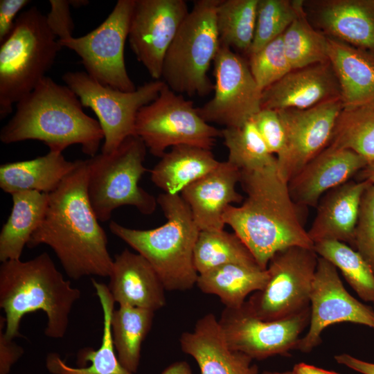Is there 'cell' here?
I'll return each mask as SVG.
<instances>
[{
  "mask_svg": "<svg viewBox=\"0 0 374 374\" xmlns=\"http://www.w3.org/2000/svg\"><path fill=\"white\" fill-rule=\"evenodd\" d=\"M193 262L199 274L227 264L260 267L240 238L224 230L200 231Z\"/></svg>",
  "mask_w": 374,
  "mask_h": 374,
  "instance_id": "obj_32",
  "label": "cell"
},
{
  "mask_svg": "<svg viewBox=\"0 0 374 374\" xmlns=\"http://www.w3.org/2000/svg\"><path fill=\"white\" fill-rule=\"evenodd\" d=\"M213 64L214 96L198 113L208 123L241 127L260 111L262 91L248 62L229 47L220 44Z\"/></svg>",
  "mask_w": 374,
  "mask_h": 374,
  "instance_id": "obj_14",
  "label": "cell"
},
{
  "mask_svg": "<svg viewBox=\"0 0 374 374\" xmlns=\"http://www.w3.org/2000/svg\"><path fill=\"white\" fill-rule=\"evenodd\" d=\"M341 99L340 88L330 61L292 69L262 91L261 109H305Z\"/></svg>",
  "mask_w": 374,
  "mask_h": 374,
  "instance_id": "obj_19",
  "label": "cell"
},
{
  "mask_svg": "<svg viewBox=\"0 0 374 374\" xmlns=\"http://www.w3.org/2000/svg\"><path fill=\"white\" fill-rule=\"evenodd\" d=\"M188 12L184 0H134L128 42L153 80H161L166 53Z\"/></svg>",
  "mask_w": 374,
  "mask_h": 374,
  "instance_id": "obj_17",
  "label": "cell"
},
{
  "mask_svg": "<svg viewBox=\"0 0 374 374\" xmlns=\"http://www.w3.org/2000/svg\"><path fill=\"white\" fill-rule=\"evenodd\" d=\"M340 322L362 324L374 330V308L350 295L335 265L319 256L310 293L309 329L300 338L296 350L311 352L321 343L323 330Z\"/></svg>",
  "mask_w": 374,
  "mask_h": 374,
  "instance_id": "obj_15",
  "label": "cell"
},
{
  "mask_svg": "<svg viewBox=\"0 0 374 374\" xmlns=\"http://www.w3.org/2000/svg\"><path fill=\"white\" fill-rule=\"evenodd\" d=\"M282 35L248 56L250 71L262 91L292 70Z\"/></svg>",
  "mask_w": 374,
  "mask_h": 374,
  "instance_id": "obj_39",
  "label": "cell"
},
{
  "mask_svg": "<svg viewBox=\"0 0 374 374\" xmlns=\"http://www.w3.org/2000/svg\"><path fill=\"white\" fill-rule=\"evenodd\" d=\"M252 120L270 152L279 156L285 148V133L277 110L261 109Z\"/></svg>",
  "mask_w": 374,
  "mask_h": 374,
  "instance_id": "obj_41",
  "label": "cell"
},
{
  "mask_svg": "<svg viewBox=\"0 0 374 374\" xmlns=\"http://www.w3.org/2000/svg\"><path fill=\"white\" fill-rule=\"evenodd\" d=\"M369 182L348 181L326 192L319 199L308 235L313 243L337 240L353 244L363 193Z\"/></svg>",
  "mask_w": 374,
  "mask_h": 374,
  "instance_id": "obj_24",
  "label": "cell"
},
{
  "mask_svg": "<svg viewBox=\"0 0 374 374\" xmlns=\"http://www.w3.org/2000/svg\"><path fill=\"white\" fill-rule=\"evenodd\" d=\"M258 0H220L216 26L220 44L249 53L253 40Z\"/></svg>",
  "mask_w": 374,
  "mask_h": 374,
  "instance_id": "obj_34",
  "label": "cell"
},
{
  "mask_svg": "<svg viewBox=\"0 0 374 374\" xmlns=\"http://www.w3.org/2000/svg\"><path fill=\"white\" fill-rule=\"evenodd\" d=\"M51 9L46 15V22L51 32L58 40L73 37L74 24L71 15L69 0H50Z\"/></svg>",
  "mask_w": 374,
  "mask_h": 374,
  "instance_id": "obj_42",
  "label": "cell"
},
{
  "mask_svg": "<svg viewBox=\"0 0 374 374\" xmlns=\"http://www.w3.org/2000/svg\"><path fill=\"white\" fill-rule=\"evenodd\" d=\"M181 350L196 362L200 374H260L248 355L231 349L212 313L199 319L179 337Z\"/></svg>",
  "mask_w": 374,
  "mask_h": 374,
  "instance_id": "obj_21",
  "label": "cell"
},
{
  "mask_svg": "<svg viewBox=\"0 0 374 374\" xmlns=\"http://www.w3.org/2000/svg\"><path fill=\"white\" fill-rule=\"evenodd\" d=\"M241 170L229 162H220L212 171L186 187L181 196L188 205L200 231L224 230V215L243 197L235 188Z\"/></svg>",
  "mask_w": 374,
  "mask_h": 374,
  "instance_id": "obj_22",
  "label": "cell"
},
{
  "mask_svg": "<svg viewBox=\"0 0 374 374\" xmlns=\"http://www.w3.org/2000/svg\"><path fill=\"white\" fill-rule=\"evenodd\" d=\"M161 374H193V372L188 362L177 361L168 366Z\"/></svg>",
  "mask_w": 374,
  "mask_h": 374,
  "instance_id": "obj_47",
  "label": "cell"
},
{
  "mask_svg": "<svg viewBox=\"0 0 374 374\" xmlns=\"http://www.w3.org/2000/svg\"><path fill=\"white\" fill-rule=\"evenodd\" d=\"M292 372L293 374H340L334 371H329L304 362L296 364Z\"/></svg>",
  "mask_w": 374,
  "mask_h": 374,
  "instance_id": "obj_46",
  "label": "cell"
},
{
  "mask_svg": "<svg viewBox=\"0 0 374 374\" xmlns=\"http://www.w3.org/2000/svg\"><path fill=\"white\" fill-rule=\"evenodd\" d=\"M146 152L142 139L132 135L114 152L87 159L88 197L99 221H108L112 212L123 206H134L143 215L154 213L157 199L139 185L148 171L144 166Z\"/></svg>",
  "mask_w": 374,
  "mask_h": 374,
  "instance_id": "obj_8",
  "label": "cell"
},
{
  "mask_svg": "<svg viewBox=\"0 0 374 374\" xmlns=\"http://www.w3.org/2000/svg\"><path fill=\"white\" fill-rule=\"evenodd\" d=\"M134 0H118L96 28L85 35L58 40L62 47L75 52L86 73L102 84L133 91L136 87L125 62L124 48Z\"/></svg>",
  "mask_w": 374,
  "mask_h": 374,
  "instance_id": "obj_12",
  "label": "cell"
},
{
  "mask_svg": "<svg viewBox=\"0 0 374 374\" xmlns=\"http://www.w3.org/2000/svg\"><path fill=\"white\" fill-rule=\"evenodd\" d=\"M366 166L352 150L327 146L288 181L290 193L297 205L315 206L326 192L348 181Z\"/></svg>",
  "mask_w": 374,
  "mask_h": 374,
  "instance_id": "obj_20",
  "label": "cell"
},
{
  "mask_svg": "<svg viewBox=\"0 0 374 374\" xmlns=\"http://www.w3.org/2000/svg\"><path fill=\"white\" fill-rule=\"evenodd\" d=\"M304 9L328 37L374 55V0H308Z\"/></svg>",
  "mask_w": 374,
  "mask_h": 374,
  "instance_id": "obj_18",
  "label": "cell"
},
{
  "mask_svg": "<svg viewBox=\"0 0 374 374\" xmlns=\"http://www.w3.org/2000/svg\"><path fill=\"white\" fill-rule=\"evenodd\" d=\"M62 78L82 106L97 116L104 134L103 154L114 152L127 137L136 135L138 112L154 100L165 85L161 80H153L133 91H123L102 84L83 71H69Z\"/></svg>",
  "mask_w": 374,
  "mask_h": 374,
  "instance_id": "obj_11",
  "label": "cell"
},
{
  "mask_svg": "<svg viewBox=\"0 0 374 374\" xmlns=\"http://www.w3.org/2000/svg\"><path fill=\"white\" fill-rule=\"evenodd\" d=\"M335 361L362 374H374V363L359 359L347 353L336 355Z\"/></svg>",
  "mask_w": 374,
  "mask_h": 374,
  "instance_id": "obj_45",
  "label": "cell"
},
{
  "mask_svg": "<svg viewBox=\"0 0 374 374\" xmlns=\"http://www.w3.org/2000/svg\"><path fill=\"white\" fill-rule=\"evenodd\" d=\"M12 195V207L0 233V261L20 260L24 247L41 224L49 195L36 190Z\"/></svg>",
  "mask_w": 374,
  "mask_h": 374,
  "instance_id": "obj_29",
  "label": "cell"
},
{
  "mask_svg": "<svg viewBox=\"0 0 374 374\" xmlns=\"http://www.w3.org/2000/svg\"><path fill=\"white\" fill-rule=\"evenodd\" d=\"M82 107L70 88L46 76L16 104L15 114L0 131V140L4 144L37 140L49 151L61 153L78 144L92 157L98 154L104 134L99 122Z\"/></svg>",
  "mask_w": 374,
  "mask_h": 374,
  "instance_id": "obj_3",
  "label": "cell"
},
{
  "mask_svg": "<svg viewBox=\"0 0 374 374\" xmlns=\"http://www.w3.org/2000/svg\"><path fill=\"white\" fill-rule=\"evenodd\" d=\"M267 269L227 264L199 274L196 285L204 294L217 296L225 308H238L250 294L261 290L268 280Z\"/></svg>",
  "mask_w": 374,
  "mask_h": 374,
  "instance_id": "obj_30",
  "label": "cell"
},
{
  "mask_svg": "<svg viewBox=\"0 0 374 374\" xmlns=\"http://www.w3.org/2000/svg\"><path fill=\"white\" fill-rule=\"evenodd\" d=\"M28 0L0 1V43L1 44L11 33L18 12L27 4Z\"/></svg>",
  "mask_w": 374,
  "mask_h": 374,
  "instance_id": "obj_44",
  "label": "cell"
},
{
  "mask_svg": "<svg viewBox=\"0 0 374 374\" xmlns=\"http://www.w3.org/2000/svg\"><path fill=\"white\" fill-rule=\"evenodd\" d=\"M220 1H195L166 53L161 80L177 93L204 96L214 89L208 71L220 46L216 26Z\"/></svg>",
  "mask_w": 374,
  "mask_h": 374,
  "instance_id": "obj_7",
  "label": "cell"
},
{
  "mask_svg": "<svg viewBox=\"0 0 374 374\" xmlns=\"http://www.w3.org/2000/svg\"><path fill=\"white\" fill-rule=\"evenodd\" d=\"M91 280L103 311V330L100 347L97 350L84 348L78 352L80 367L66 364L57 353H49L45 359L46 368L51 374H134L121 365L114 346L111 317L115 302L108 287L94 278Z\"/></svg>",
  "mask_w": 374,
  "mask_h": 374,
  "instance_id": "obj_26",
  "label": "cell"
},
{
  "mask_svg": "<svg viewBox=\"0 0 374 374\" xmlns=\"http://www.w3.org/2000/svg\"><path fill=\"white\" fill-rule=\"evenodd\" d=\"M220 163L211 150L189 145L173 146L150 170L151 180L164 193L177 195Z\"/></svg>",
  "mask_w": 374,
  "mask_h": 374,
  "instance_id": "obj_28",
  "label": "cell"
},
{
  "mask_svg": "<svg viewBox=\"0 0 374 374\" xmlns=\"http://www.w3.org/2000/svg\"><path fill=\"white\" fill-rule=\"evenodd\" d=\"M157 202L166 218L161 226L141 230L111 221L109 230L147 260L166 291L191 290L199 275L193 253L200 230L181 195L163 193Z\"/></svg>",
  "mask_w": 374,
  "mask_h": 374,
  "instance_id": "obj_5",
  "label": "cell"
},
{
  "mask_svg": "<svg viewBox=\"0 0 374 374\" xmlns=\"http://www.w3.org/2000/svg\"><path fill=\"white\" fill-rule=\"evenodd\" d=\"M357 174L358 180H365L374 185V163L366 166Z\"/></svg>",
  "mask_w": 374,
  "mask_h": 374,
  "instance_id": "obj_48",
  "label": "cell"
},
{
  "mask_svg": "<svg viewBox=\"0 0 374 374\" xmlns=\"http://www.w3.org/2000/svg\"><path fill=\"white\" fill-rule=\"evenodd\" d=\"M239 183L247 197L241 206L227 208L224 222L262 269H267L275 253L288 247L313 249L303 225V207L293 201L288 183L278 174L277 165L241 171Z\"/></svg>",
  "mask_w": 374,
  "mask_h": 374,
  "instance_id": "obj_2",
  "label": "cell"
},
{
  "mask_svg": "<svg viewBox=\"0 0 374 374\" xmlns=\"http://www.w3.org/2000/svg\"><path fill=\"white\" fill-rule=\"evenodd\" d=\"M80 296V290L64 278L46 252L0 265V308L5 313L4 332L10 339L21 336L22 318L39 310L46 316L45 335L63 338L72 308Z\"/></svg>",
  "mask_w": 374,
  "mask_h": 374,
  "instance_id": "obj_4",
  "label": "cell"
},
{
  "mask_svg": "<svg viewBox=\"0 0 374 374\" xmlns=\"http://www.w3.org/2000/svg\"><path fill=\"white\" fill-rule=\"evenodd\" d=\"M61 152L49 151L33 159L10 162L0 166V188L8 194L36 190L50 194L75 168Z\"/></svg>",
  "mask_w": 374,
  "mask_h": 374,
  "instance_id": "obj_27",
  "label": "cell"
},
{
  "mask_svg": "<svg viewBox=\"0 0 374 374\" xmlns=\"http://www.w3.org/2000/svg\"><path fill=\"white\" fill-rule=\"evenodd\" d=\"M108 289L115 303L159 310L166 304V289L151 265L138 253L125 249L115 256Z\"/></svg>",
  "mask_w": 374,
  "mask_h": 374,
  "instance_id": "obj_23",
  "label": "cell"
},
{
  "mask_svg": "<svg viewBox=\"0 0 374 374\" xmlns=\"http://www.w3.org/2000/svg\"><path fill=\"white\" fill-rule=\"evenodd\" d=\"M328 55L343 108L374 104V55L328 37Z\"/></svg>",
  "mask_w": 374,
  "mask_h": 374,
  "instance_id": "obj_25",
  "label": "cell"
},
{
  "mask_svg": "<svg viewBox=\"0 0 374 374\" xmlns=\"http://www.w3.org/2000/svg\"><path fill=\"white\" fill-rule=\"evenodd\" d=\"M328 146L352 150L374 163V104L343 108Z\"/></svg>",
  "mask_w": 374,
  "mask_h": 374,
  "instance_id": "obj_33",
  "label": "cell"
},
{
  "mask_svg": "<svg viewBox=\"0 0 374 374\" xmlns=\"http://www.w3.org/2000/svg\"><path fill=\"white\" fill-rule=\"evenodd\" d=\"M352 248L374 271V185L371 183L362 197Z\"/></svg>",
  "mask_w": 374,
  "mask_h": 374,
  "instance_id": "obj_40",
  "label": "cell"
},
{
  "mask_svg": "<svg viewBox=\"0 0 374 374\" xmlns=\"http://www.w3.org/2000/svg\"><path fill=\"white\" fill-rule=\"evenodd\" d=\"M6 318L0 317V374H9L12 366L24 353L23 347L6 336Z\"/></svg>",
  "mask_w": 374,
  "mask_h": 374,
  "instance_id": "obj_43",
  "label": "cell"
},
{
  "mask_svg": "<svg viewBox=\"0 0 374 374\" xmlns=\"http://www.w3.org/2000/svg\"><path fill=\"white\" fill-rule=\"evenodd\" d=\"M313 249L341 271L360 299L374 303V271L355 249L337 240L316 242Z\"/></svg>",
  "mask_w": 374,
  "mask_h": 374,
  "instance_id": "obj_35",
  "label": "cell"
},
{
  "mask_svg": "<svg viewBox=\"0 0 374 374\" xmlns=\"http://www.w3.org/2000/svg\"><path fill=\"white\" fill-rule=\"evenodd\" d=\"M260 374H293V373L292 371H264Z\"/></svg>",
  "mask_w": 374,
  "mask_h": 374,
  "instance_id": "obj_50",
  "label": "cell"
},
{
  "mask_svg": "<svg viewBox=\"0 0 374 374\" xmlns=\"http://www.w3.org/2000/svg\"><path fill=\"white\" fill-rule=\"evenodd\" d=\"M135 134L159 157L168 148L179 145L211 150L222 136L221 130L202 118L192 100L166 84L157 98L138 112Z\"/></svg>",
  "mask_w": 374,
  "mask_h": 374,
  "instance_id": "obj_9",
  "label": "cell"
},
{
  "mask_svg": "<svg viewBox=\"0 0 374 374\" xmlns=\"http://www.w3.org/2000/svg\"><path fill=\"white\" fill-rule=\"evenodd\" d=\"M343 109L341 99L305 109L277 110L285 133V145L278 157L277 170L288 183L329 144Z\"/></svg>",
  "mask_w": 374,
  "mask_h": 374,
  "instance_id": "obj_16",
  "label": "cell"
},
{
  "mask_svg": "<svg viewBox=\"0 0 374 374\" xmlns=\"http://www.w3.org/2000/svg\"><path fill=\"white\" fill-rule=\"evenodd\" d=\"M71 5L73 7H81L89 3L87 0H70Z\"/></svg>",
  "mask_w": 374,
  "mask_h": 374,
  "instance_id": "obj_49",
  "label": "cell"
},
{
  "mask_svg": "<svg viewBox=\"0 0 374 374\" xmlns=\"http://www.w3.org/2000/svg\"><path fill=\"white\" fill-rule=\"evenodd\" d=\"M282 37L292 69L329 61L328 37L311 24L304 6Z\"/></svg>",
  "mask_w": 374,
  "mask_h": 374,
  "instance_id": "obj_37",
  "label": "cell"
},
{
  "mask_svg": "<svg viewBox=\"0 0 374 374\" xmlns=\"http://www.w3.org/2000/svg\"><path fill=\"white\" fill-rule=\"evenodd\" d=\"M303 6V0H258L254 37L248 56L281 36Z\"/></svg>",
  "mask_w": 374,
  "mask_h": 374,
  "instance_id": "obj_38",
  "label": "cell"
},
{
  "mask_svg": "<svg viewBox=\"0 0 374 374\" xmlns=\"http://www.w3.org/2000/svg\"><path fill=\"white\" fill-rule=\"evenodd\" d=\"M318 258L313 249L297 246L275 253L267 267V284L246 301L251 312L260 319L272 321L310 308Z\"/></svg>",
  "mask_w": 374,
  "mask_h": 374,
  "instance_id": "obj_10",
  "label": "cell"
},
{
  "mask_svg": "<svg viewBox=\"0 0 374 374\" xmlns=\"http://www.w3.org/2000/svg\"><path fill=\"white\" fill-rule=\"evenodd\" d=\"M46 15L37 7L22 12L0 46V119L46 77L62 48Z\"/></svg>",
  "mask_w": 374,
  "mask_h": 374,
  "instance_id": "obj_6",
  "label": "cell"
},
{
  "mask_svg": "<svg viewBox=\"0 0 374 374\" xmlns=\"http://www.w3.org/2000/svg\"><path fill=\"white\" fill-rule=\"evenodd\" d=\"M75 161L73 170L48 194L45 216L27 247L48 246L70 278L109 277L114 259L89 200L88 160Z\"/></svg>",
  "mask_w": 374,
  "mask_h": 374,
  "instance_id": "obj_1",
  "label": "cell"
},
{
  "mask_svg": "<svg viewBox=\"0 0 374 374\" xmlns=\"http://www.w3.org/2000/svg\"><path fill=\"white\" fill-rule=\"evenodd\" d=\"M310 319V307L281 320L263 321L251 312L245 301L238 308H224L218 322L231 349L261 361L287 356L296 350Z\"/></svg>",
  "mask_w": 374,
  "mask_h": 374,
  "instance_id": "obj_13",
  "label": "cell"
},
{
  "mask_svg": "<svg viewBox=\"0 0 374 374\" xmlns=\"http://www.w3.org/2000/svg\"><path fill=\"white\" fill-rule=\"evenodd\" d=\"M373 308H374V303H373Z\"/></svg>",
  "mask_w": 374,
  "mask_h": 374,
  "instance_id": "obj_51",
  "label": "cell"
},
{
  "mask_svg": "<svg viewBox=\"0 0 374 374\" xmlns=\"http://www.w3.org/2000/svg\"><path fill=\"white\" fill-rule=\"evenodd\" d=\"M221 137L229 151L227 161L241 171H251L277 165L253 121L241 127H225Z\"/></svg>",
  "mask_w": 374,
  "mask_h": 374,
  "instance_id": "obj_36",
  "label": "cell"
},
{
  "mask_svg": "<svg viewBox=\"0 0 374 374\" xmlns=\"http://www.w3.org/2000/svg\"><path fill=\"white\" fill-rule=\"evenodd\" d=\"M154 312L119 305L111 317L114 346L121 365L132 373L138 371L142 344L150 332Z\"/></svg>",
  "mask_w": 374,
  "mask_h": 374,
  "instance_id": "obj_31",
  "label": "cell"
}]
</instances>
